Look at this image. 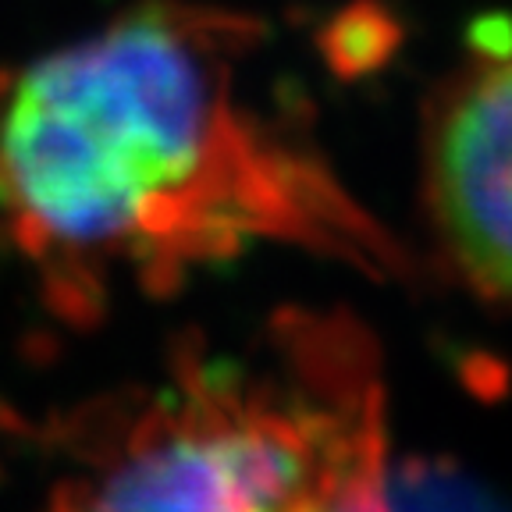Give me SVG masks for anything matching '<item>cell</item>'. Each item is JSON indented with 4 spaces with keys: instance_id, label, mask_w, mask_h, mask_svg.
<instances>
[{
    "instance_id": "3957f363",
    "label": "cell",
    "mask_w": 512,
    "mask_h": 512,
    "mask_svg": "<svg viewBox=\"0 0 512 512\" xmlns=\"http://www.w3.org/2000/svg\"><path fill=\"white\" fill-rule=\"evenodd\" d=\"M303 456L278 427H178L128 456L79 512H271L310 495Z\"/></svg>"
},
{
    "instance_id": "6da1fadb",
    "label": "cell",
    "mask_w": 512,
    "mask_h": 512,
    "mask_svg": "<svg viewBox=\"0 0 512 512\" xmlns=\"http://www.w3.org/2000/svg\"><path fill=\"white\" fill-rule=\"evenodd\" d=\"M256 25L146 0L0 86V200L32 246L178 267L260 239L367 246L328 171L239 104Z\"/></svg>"
},
{
    "instance_id": "5b68a950",
    "label": "cell",
    "mask_w": 512,
    "mask_h": 512,
    "mask_svg": "<svg viewBox=\"0 0 512 512\" xmlns=\"http://www.w3.org/2000/svg\"><path fill=\"white\" fill-rule=\"evenodd\" d=\"M338 491H342V484H338ZM338 491L335 495H324V491L317 495V491H310V495L278 505V509H271V512H338Z\"/></svg>"
},
{
    "instance_id": "7a4b0ae2",
    "label": "cell",
    "mask_w": 512,
    "mask_h": 512,
    "mask_svg": "<svg viewBox=\"0 0 512 512\" xmlns=\"http://www.w3.org/2000/svg\"><path fill=\"white\" fill-rule=\"evenodd\" d=\"M431 203L466 278L512 303V29L484 40L434 114Z\"/></svg>"
},
{
    "instance_id": "277c9868",
    "label": "cell",
    "mask_w": 512,
    "mask_h": 512,
    "mask_svg": "<svg viewBox=\"0 0 512 512\" xmlns=\"http://www.w3.org/2000/svg\"><path fill=\"white\" fill-rule=\"evenodd\" d=\"M338 512H512L488 491L438 473L384 480L352 473L338 491Z\"/></svg>"
}]
</instances>
